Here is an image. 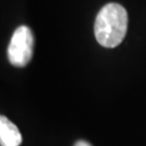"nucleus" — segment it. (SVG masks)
Masks as SVG:
<instances>
[{"instance_id": "f03ea898", "label": "nucleus", "mask_w": 146, "mask_h": 146, "mask_svg": "<svg viewBox=\"0 0 146 146\" xmlns=\"http://www.w3.org/2000/svg\"><path fill=\"white\" fill-rule=\"evenodd\" d=\"M34 35L31 28L20 26L13 33L8 47L9 62L16 67H24L33 58Z\"/></svg>"}, {"instance_id": "7ed1b4c3", "label": "nucleus", "mask_w": 146, "mask_h": 146, "mask_svg": "<svg viewBox=\"0 0 146 146\" xmlns=\"http://www.w3.org/2000/svg\"><path fill=\"white\" fill-rule=\"evenodd\" d=\"M22 135L13 122L5 116L0 117V145L1 146H20Z\"/></svg>"}, {"instance_id": "f257e3e1", "label": "nucleus", "mask_w": 146, "mask_h": 146, "mask_svg": "<svg viewBox=\"0 0 146 146\" xmlns=\"http://www.w3.org/2000/svg\"><path fill=\"white\" fill-rule=\"evenodd\" d=\"M128 28V13L119 3L104 5L96 15L94 35L102 47L115 48L122 42Z\"/></svg>"}, {"instance_id": "20e7f679", "label": "nucleus", "mask_w": 146, "mask_h": 146, "mask_svg": "<svg viewBox=\"0 0 146 146\" xmlns=\"http://www.w3.org/2000/svg\"><path fill=\"white\" fill-rule=\"evenodd\" d=\"M74 146H92L91 144H89L88 142L86 141H77L75 143V145Z\"/></svg>"}]
</instances>
